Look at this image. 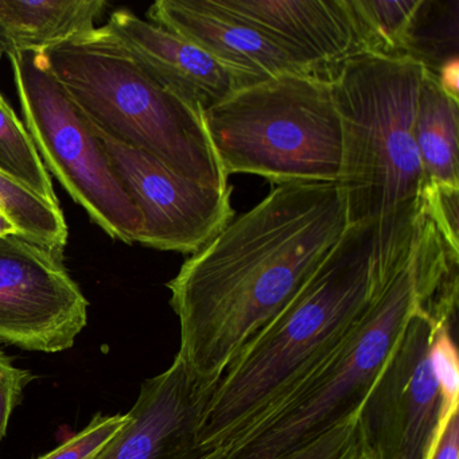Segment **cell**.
I'll list each match as a JSON object with an SVG mask.
<instances>
[{
  "label": "cell",
  "mask_w": 459,
  "mask_h": 459,
  "mask_svg": "<svg viewBox=\"0 0 459 459\" xmlns=\"http://www.w3.org/2000/svg\"><path fill=\"white\" fill-rule=\"evenodd\" d=\"M349 227L338 182L276 185L182 264L166 284L181 326L177 356L204 388L294 299Z\"/></svg>",
  "instance_id": "6da1fadb"
},
{
  "label": "cell",
  "mask_w": 459,
  "mask_h": 459,
  "mask_svg": "<svg viewBox=\"0 0 459 459\" xmlns=\"http://www.w3.org/2000/svg\"><path fill=\"white\" fill-rule=\"evenodd\" d=\"M375 227L351 225L294 299L227 365L201 412L195 443L256 439L321 383L367 316L385 276L375 273Z\"/></svg>",
  "instance_id": "7a4b0ae2"
},
{
  "label": "cell",
  "mask_w": 459,
  "mask_h": 459,
  "mask_svg": "<svg viewBox=\"0 0 459 459\" xmlns=\"http://www.w3.org/2000/svg\"><path fill=\"white\" fill-rule=\"evenodd\" d=\"M424 68L410 57L359 53L330 74L342 126L341 189L349 225L375 227L376 264L415 235L426 186L413 125Z\"/></svg>",
  "instance_id": "3957f363"
},
{
  "label": "cell",
  "mask_w": 459,
  "mask_h": 459,
  "mask_svg": "<svg viewBox=\"0 0 459 459\" xmlns=\"http://www.w3.org/2000/svg\"><path fill=\"white\" fill-rule=\"evenodd\" d=\"M48 68L99 133L227 192L203 112L158 82L106 26L42 50Z\"/></svg>",
  "instance_id": "277c9868"
},
{
  "label": "cell",
  "mask_w": 459,
  "mask_h": 459,
  "mask_svg": "<svg viewBox=\"0 0 459 459\" xmlns=\"http://www.w3.org/2000/svg\"><path fill=\"white\" fill-rule=\"evenodd\" d=\"M454 268L450 249L421 214L412 243L392 263L361 326L321 383L230 459H283L361 410L411 318L429 310Z\"/></svg>",
  "instance_id": "5b68a950"
},
{
  "label": "cell",
  "mask_w": 459,
  "mask_h": 459,
  "mask_svg": "<svg viewBox=\"0 0 459 459\" xmlns=\"http://www.w3.org/2000/svg\"><path fill=\"white\" fill-rule=\"evenodd\" d=\"M203 117L227 177L252 174L276 185L340 182L342 126L329 79L279 74L236 91Z\"/></svg>",
  "instance_id": "8992f818"
},
{
  "label": "cell",
  "mask_w": 459,
  "mask_h": 459,
  "mask_svg": "<svg viewBox=\"0 0 459 459\" xmlns=\"http://www.w3.org/2000/svg\"><path fill=\"white\" fill-rule=\"evenodd\" d=\"M9 58L26 130L45 168L109 238L138 243L141 212L115 176L92 126L53 76L42 53L28 50Z\"/></svg>",
  "instance_id": "52a82bcc"
},
{
  "label": "cell",
  "mask_w": 459,
  "mask_h": 459,
  "mask_svg": "<svg viewBox=\"0 0 459 459\" xmlns=\"http://www.w3.org/2000/svg\"><path fill=\"white\" fill-rule=\"evenodd\" d=\"M88 306L64 256L20 235L0 236V342L69 351L87 326Z\"/></svg>",
  "instance_id": "ba28073f"
},
{
  "label": "cell",
  "mask_w": 459,
  "mask_h": 459,
  "mask_svg": "<svg viewBox=\"0 0 459 459\" xmlns=\"http://www.w3.org/2000/svg\"><path fill=\"white\" fill-rule=\"evenodd\" d=\"M437 322L411 318L361 412L365 446L378 459H432L440 394L429 361Z\"/></svg>",
  "instance_id": "9c48e42d"
},
{
  "label": "cell",
  "mask_w": 459,
  "mask_h": 459,
  "mask_svg": "<svg viewBox=\"0 0 459 459\" xmlns=\"http://www.w3.org/2000/svg\"><path fill=\"white\" fill-rule=\"evenodd\" d=\"M95 133L115 176L141 212L138 243L193 255L232 221V189L220 192L197 184L152 155Z\"/></svg>",
  "instance_id": "30bf717a"
},
{
  "label": "cell",
  "mask_w": 459,
  "mask_h": 459,
  "mask_svg": "<svg viewBox=\"0 0 459 459\" xmlns=\"http://www.w3.org/2000/svg\"><path fill=\"white\" fill-rule=\"evenodd\" d=\"M236 20L286 48L318 76L364 53L351 0H213Z\"/></svg>",
  "instance_id": "8fae6325"
},
{
  "label": "cell",
  "mask_w": 459,
  "mask_h": 459,
  "mask_svg": "<svg viewBox=\"0 0 459 459\" xmlns=\"http://www.w3.org/2000/svg\"><path fill=\"white\" fill-rule=\"evenodd\" d=\"M204 388L178 356L169 369L144 381L128 421L98 459H195Z\"/></svg>",
  "instance_id": "7c38bea8"
},
{
  "label": "cell",
  "mask_w": 459,
  "mask_h": 459,
  "mask_svg": "<svg viewBox=\"0 0 459 459\" xmlns=\"http://www.w3.org/2000/svg\"><path fill=\"white\" fill-rule=\"evenodd\" d=\"M150 22L187 39L230 69L241 88L279 74H318L270 37L214 6L213 0H158Z\"/></svg>",
  "instance_id": "4fadbf2b"
},
{
  "label": "cell",
  "mask_w": 459,
  "mask_h": 459,
  "mask_svg": "<svg viewBox=\"0 0 459 459\" xmlns=\"http://www.w3.org/2000/svg\"><path fill=\"white\" fill-rule=\"evenodd\" d=\"M106 28L158 82L201 112L240 90L235 74L205 50L133 12H115Z\"/></svg>",
  "instance_id": "5bb4252c"
},
{
  "label": "cell",
  "mask_w": 459,
  "mask_h": 459,
  "mask_svg": "<svg viewBox=\"0 0 459 459\" xmlns=\"http://www.w3.org/2000/svg\"><path fill=\"white\" fill-rule=\"evenodd\" d=\"M103 0H0V50L42 52L95 29Z\"/></svg>",
  "instance_id": "9a60e30c"
},
{
  "label": "cell",
  "mask_w": 459,
  "mask_h": 459,
  "mask_svg": "<svg viewBox=\"0 0 459 459\" xmlns=\"http://www.w3.org/2000/svg\"><path fill=\"white\" fill-rule=\"evenodd\" d=\"M426 185L459 187V101L424 71L413 125Z\"/></svg>",
  "instance_id": "2e32d148"
},
{
  "label": "cell",
  "mask_w": 459,
  "mask_h": 459,
  "mask_svg": "<svg viewBox=\"0 0 459 459\" xmlns=\"http://www.w3.org/2000/svg\"><path fill=\"white\" fill-rule=\"evenodd\" d=\"M0 211L18 235L64 256L68 225L60 204H52L0 174Z\"/></svg>",
  "instance_id": "e0dca14e"
},
{
  "label": "cell",
  "mask_w": 459,
  "mask_h": 459,
  "mask_svg": "<svg viewBox=\"0 0 459 459\" xmlns=\"http://www.w3.org/2000/svg\"><path fill=\"white\" fill-rule=\"evenodd\" d=\"M421 0H351L364 53L405 57Z\"/></svg>",
  "instance_id": "ac0fdd59"
},
{
  "label": "cell",
  "mask_w": 459,
  "mask_h": 459,
  "mask_svg": "<svg viewBox=\"0 0 459 459\" xmlns=\"http://www.w3.org/2000/svg\"><path fill=\"white\" fill-rule=\"evenodd\" d=\"M0 174L52 204L58 203L52 177L30 134L0 93Z\"/></svg>",
  "instance_id": "d6986e66"
},
{
  "label": "cell",
  "mask_w": 459,
  "mask_h": 459,
  "mask_svg": "<svg viewBox=\"0 0 459 459\" xmlns=\"http://www.w3.org/2000/svg\"><path fill=\"white\" fill-rule=\"evenodd\" d=\"M458 0H421L408 37L405 57L437 74L447 61L458 58Z\"/></svg>",
  "instance_id": "ffe728a7"
},
{
  "label": "cell",
  "mask_w": 459,
  "mask_h": 459,
  "mask_svg": "<svg viewBox=\"0 0 459 459\" xmlns=\"http://www.w3.org/2000/svg\"><path fill=\"white\" fill-rule=\"evenodd\" d=\"M362 408L283 459H361L364 453Z\"/></svg>",
  "instance_id": "44dd1931"
},
{
  "label": "cell",
  "mask_w": 459,
  "mask_h": 459,
  "mask_svg": "<svg viewBox=\"0 0 459 459\" xmlns=\"http://www.w3.org/2000/svg\"><path fill=\"white\" fill-rule=\"evenodd\" d=\"M127 421L128 413H98L79 434L39 459H98L125 429Z\"/></svg>",
  "instance_id": "7402d4cb"
},
{
  "label": "cell",
  "mask_w": 459,
  "mask_h": 459,
  "mask_svg": "<svg viewBox=\"0 0 459 459\" xmlns=\"http://www.w3.org/2000/svg\"><path fill=\"white\" fill-rule=\"evenodd\" d=\"M421 205L448 248L459 255V187L426 185Z\"/></svg>",
  "instance_id": "603a6c76"
},
{
  "label": "cell",
  "mask_w": 459,
  "mask_h": 459,
  "mask_svg": "<svg viewBox=\"0 0 459 459\" xmlns=\"http://www.w3.org/2000/svg\"><path fill=\"white\" fill-rule=\"evenodd\" d=\"M34 378L36 376L30 370L15 367L0 349V442L6 437L10 419L22 400L23 391Z\"/></svg>",
  "instance_id": "cb8c5ba5"
},
{
  "label": "cell",
  "mask_w": 459,
  "mask_h": 459,
  "mask_svg": "<svg viewBox=\"0 0 459 459\" xmlns=\"http://www.w3.org/2000/svg\"><path fill=\"white\" fill-rule=\"evenodd\" d=\"M432 459H459V413L448 423Z\"/></svg>",
  "instance_id": "d4e9b609"
},
{
  "label": "cell",
  "mask_w": 459,
  "mask_h": 459,
  "mask_svg": "<svg viewBox=\"0 0 459 459\" xmlns=\"http://www.w3.org/2000/svg\"><path fill=\"white\" fill-rule=\"evenodd\" d=\"M437 77L440 87L453 96L458 99V76H459V63L458 58L447 61L442 68L435 74Z\"/></svg>",
  "instance_id": "484cf974"
},
{
  "label": "cell",
  "mask_w": 459,
  "mask_h": 459,
  "mask_svg": "<svg viewBox=\"0 0 459 459\" xmlns=\"http://www.w3.org/2000/svg\"><path fill=\"white\" fill-rule=\"evenodd\" d=\"M7 235H18V233L12 222L4 216V212L0 211V236Z\"/></svg>",
  "instance_id": "4316f807"
},
{
  "label": "cell",
  "mask_w": 459,
  "mask_h": 459,
  "mask_svg": "<svg viewBox=\"0 0 459 459\" xmlns=\"http://www.w3.org/2000/svg\"><path fill=\"white\" fill-rule=\"evenodd\" d=\"M195 459H225V454L220 448H213V450L204 448L203 453Z\"/></svg>",
  "instance_id": "83f0119b"
},
{
  "label": "cell",
  "mask_w": 459,
  "mask_h": 459,
  "mask_svg": "<svg viewBox=\"0 0 459 459\" xmlns=\"http://www.w3.org/2000/svg\"><path fill=\"white\" fill-rule=\"evenodd\" d=\"M361 459H378L377 456L375 455V454L372 453V451L369 450V448L365 446L364 442V453H362Z\"/></svg>",
  "instance_id": "f1b7e54d"
},
{
  "label": "cell",
  "mask_w": 459,
  "mask_h": 459,
  "mask_svg": "<svg viewBox=\"0 0 459 459\" xmlns=\"http://www.w3.org/2000/svg\"><path fill=\"white\" fill-rule=\"evenodd\" d=\"M4 57V53H2V50H0V58Z\"/></svg>",
  "instance_id": "f546056e"
}]
</instances>
